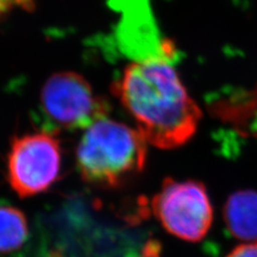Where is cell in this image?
Returning a JSON list of instances; mask_svg holds the SVG:
<instances>
[{"label":"cell","mask_w":257,"mask_h":257,"mask_svg":"<svg viewBox=\"0 0 257 257\" xmlns=\"http://www.w3.org/2000/svg\"><path fill=\"white\" fill-rule=\"evenodd\" d=\"M230 234L244 242L257 241V191L245 189L232 193L223 208Z\"/></svg>","instance_id":"obj_6"},{"label":"cell","mask_w":257,"mask_h":257,"mask_svg":"<svg viewBox=\"0 0 257 257\" xmlns=\"http://www.w3.org/2000/svg\"><path fill=\"white\" fill-rule=\"evenodd\" d=\"M43 114L63 130L89 127L107 117V101L95 94L91 85L74 72H59L44 83L40 96Z\"/></svg>","instance_id":"obj_5"},{"label":"cell","mask_w":257,"mask_h":257,"mask_svg":"<svg viewBox=\"0 0 257 257\" xmlns=\"http://www.w3.org/2000/svg\"><path fill=\"white\" fill-rule=\"evenodd\" d=\"M29 238L25 213L15 206L0 203V254L20 250Z\"/></svg>","instance_id":"obj_7"},{"label":"cell","mask_w":257,"mask_h":257,"mask_svg":"<svg viewBox=\"0 0 257 257\" xmlns=\"http://www.w3.org/2000/svg\"><path fill=\"white\" fill-rule=\"evenodd\" d=\"M62 172L60 141L51 131L14 136L7 156V176L20 197H31L50 190Z\"/></svg>","instance_id":"obj_3"},{"label":"cell","mask_w":257,"mask_h":257,"mask_svg":"<svg viewBox=\"0 0 257 257\" xmlns=\"http://www.w3.org/2000/svg\"><path fill=\"white\" fill-rule=\"evenodd\" d=\"M226 257H257V241L243 242L237 245Z\"/></svg>","instance_id":"obj_8"},{"label":"cell","mask_w":257,"mask_h":257,"mask_svg":"<svg viewBox=\"0 0 257 257\" xmlns=\"http://www.w3.org/2000/svg\"><path fill=\"white\" fill-rule=\"evenodd\" d=\"M152 209L167 232L189 242L204 239L213 221L207 190L196 180L165 179L152 199Z\"/></svg>","instance_id":"obj_4"},{"label":"cell","mask_w":257,"mask_h":257,"mask_svg":"<svg viewBox=\"0 0 257 257\" xmlns=\"http://www.w3.org/2000/svg\"><path fill=\"white\" fill-rule=\"evenodd\" d=\"M112 90L148 145L175 149L195 135L202 110L164 56L128 64Z\"/></svg>","instance_id":"obj_1"},{"label":"cell","mask_w":257,"mask_h":257,"mask_svg":"<svg viewBox=\"0 0 257 257\" xmlns=\"http://www.w3.org/2000/svg\"><path fill=\"white\" fill-rule=\"evenodd\" d=\"M147 146L138 128L104 117L87 127L77 144V171L92 186L120 188L144 172Z\"/></svg>","instance_id":"obj_2"}]
</instances>
